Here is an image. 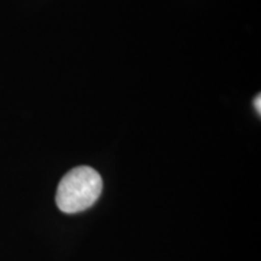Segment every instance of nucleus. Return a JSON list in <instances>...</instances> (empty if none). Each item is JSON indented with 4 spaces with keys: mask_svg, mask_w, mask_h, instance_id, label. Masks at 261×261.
Listing matches in <instances>:
<instances>
[{
    "mask_svg": "<svg viewBox=\"0 0 261 261\" xmlns=\"http://www.w3.org/2000/svg\"><path fill=\"white\" fill-rule=\"evenodd\" d=\"M103 189V180L96 169L80 166L62 178L56 194L58 208L67 214L79 213L94 204Z\"/></svg>",
    "mask_w": 261,
    "mask_h": 261,
    "instance_id": "1",
    "label": "nucleus"
},
{
    "mask_svg": "<svg viewBox=\"0 0 261 261\" xmlns=\"http://www.w3.org/2000/svg\"><path fill=\"white\" fill-rule=\"evenodd\" d=\"M260 98H261V96L260 94H257V97L255 98V100H254V106H255V108L257 109V112H261V102H260Z\"/></svg>",
    "mask_w": 261,
    "mask_h": 261,
    "instance_id": "2",
    "label": "nucleus"
}]
</instances>
